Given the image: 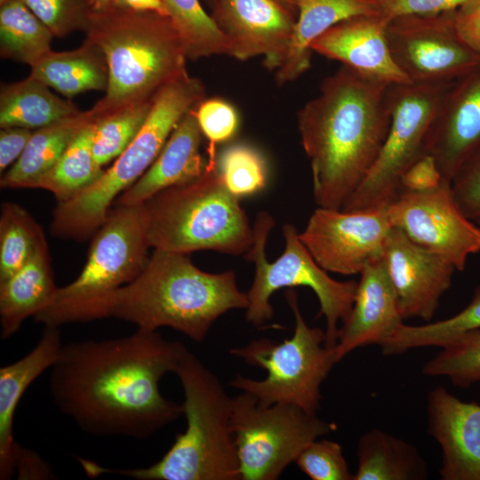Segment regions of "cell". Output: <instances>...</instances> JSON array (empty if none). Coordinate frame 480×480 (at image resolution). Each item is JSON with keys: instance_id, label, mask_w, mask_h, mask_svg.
Returning a JSON list of instances; mask_svg holds the SVG:
<instances>
[{"instance_id": "obj_1", "label": "cell", "mask_w": 480, "mask_h": 480, "mask_svg": "<svg viewBox=\"0 0 480 480\" xmlns=\"http://www.w3.org/2000/svg\"><path fill=\"white\" fill-rule=\"evenodd\" d=\"M187 347L156 331L63 345L50 368L52 398L84 432L145 439L183 414L164 397L161 379L174 372Z\"/></svg>"}, {"instance_id": "obj_2", "label": "cell", "mask_w": 480, "mask_h": 480, "mask_svg": "<svg viewBox=\"0 0 480 480\" xmlns=\"http://www.w3.org/2000/svg\"><path fill=\"white\" fill-rule=\"evenodd\" d=\"M390 85L342 66L298 112L318 207L341 209L372 167L390 124Z\"/></svg>"}, {"instance_id": "obj_3", "label": "cell", "mask_w": 480, "mask_h": 480, "mask_svg": "<svg viewBox=\"0 0 480 480\" xmlns=\"http://www.w3.org/2000/svg\"><path fill=\"white\" fill-rule=\"evenodd\" d=\"M248 305L234 271L205 272L188 254L155 249L140 273L116 292L108 317L151 331L171 327L202 342L220 316Z\"/></svg>"}, {"instance_id": "obj_4", "label": "cell", "mask_w": 480, "mask_h": 480, "mask_svg": "<svg viewBox=\"0 0 480 480\" xmlns=\"http://www.w3.org/2000/svg\"><path fill=\"white\" fill-rule=\"evenodd\" d=\"M184 392L187 428L168 452L147 468H109L76 458L90 477L119 475L137 480H240L231 432L232 399L219 377L193 353L183 354L174 372Z\"/></svg>"}, {"instance_id": "obj_5", "label": "cell", "mask_w": 480, "mask_h": 480, "mask_svg": "<svg viewBox=\"0 0 480 480\" xmlns=\"http://www.w3.org/2000/svg\"><path fill=\"white\" fill-rule=\"evenodd\" d=\"M84 32L108 69L105 96L89 110L93 117L151 100L187 73L183 41L166 15L117 5L94 9Z\"/></svg>"}, {"instance_id": "obj_6", "label": "cell", "mask_w": 480, "mask_h": 480, "mask_svg": "<svg viewBox=\"0 0 480 480\" xmlns=\"http://www.w3.org/2000/svg\"><path fill=\"white\" fill-rule=\"evenodd\" d=\"M143 208L154 249L241 255L253 242V228L240 198L226 188L217 166H206L195 180L161 190Z\"/></svg>"}, {"instance_id": "obj_7", "label": "cell", "mask_w": 480, "mask_h": 480, "mask_svg": "<svg viewBox=\"0 0 480 480\" xmlns=\"http://www.w3.org/2000/svg\"><path fill=\"white\" fill-rule=\"evenodd\" d=\"M204 83L188 72L164 85L154 97L136 137L99 180L76 196L59 202L52 235L84 240L107 219L110 205L148 169L183 116L204 99Z\"/></svg>"}, {"instance_id": "obj_8", "label": "cell", "mask_w": 480, "mask_h": 480, "mask_svg": "<svg viewBox=\"0 0 480 480\" xmlns=\"http://www.w3.org/2000/svg\"><path fill=\"white\" fill-rule=\"evenodd\" d=\"M149 247L143 204L109 211L93 236L80 275L57 289L51 302L33 316L35 322L59 328L108 317L116 292L143 269Z\"/></svg>"}, {"instance_id": "obj_9", "label": "cell", "mask_w": 480, "mask_h": 480, "mask_svg": "<svg viewBox=\"0 0 480 480\" xmlns=\"http://www.w3.org/2000/svg\"><path fill=\"white\" fill-rule=\"evenodd\" d=\"M284 295L294 316L292 336L282 342L262 338L230 348L232 356L264 369L267 376L257 380L237 374L228 385L249 393L260 406L287 404L316 414L322 400L321 385L338 363L335 348L326 345L322 329L308 325L297 292L290 288Z\"/></svg>"}, {"instance_id": "obj_10", "label": "cell", "mask_w": 480, "mask_h": 480, "mask_svg": "<svg viewBox=\"0 0 480 480\" xmlns=\"http://www.w3.org/2000/svg\"><path fill=\"white\" fill-rule=\"evenodd\" d=\"M275 226L273 217L260 212L253 226V242L244 259L254 263L255 273L248 290L249 305L245 318L257 328L262 327L273 316L271 295L284 287L307 286L316 295L320 310L317 316L326 321V345L335 348L340 328L346 321L354 303L357 282L338 281L331 277L313 258L301 242L296 228L286 223L282 232L285 248L281 256L269 262L266 257L268 235Z\"/></svg>"}, {"instance_id": "obj_11", "label": "cell", "mask_w": 480, "mask_h": 480, "mask_svg": "<svg viewBox=\"0 0 480 480\" xmlns=\"http://www.w3.org/2000/svg\"><path fill=\"white\" fill-rule=\"evenodd\" d=\"M453 81L389 86L391 120L380 154L342 210L386 208L408 169L423 156L427 133Z\"/></svg>"}, {"instance_id": "obj_12", "label": "cell", "mask_w": 480, "mask_h": 480, "mask_svg": "<svg viewBox=\"0 0 480 480\" xmlns=\"http://www.w3.org/2000/svg\"><path fill=\"white\" fill-rule=\"evenodd\" d=\"M231 432L240 480H276L333 423L287 404L260 406L247 392L232 399Z\"/></svg>"}, {"instance_id": "obj_13", "label": "cell", "mask_w": 480, "mask_h": 480, "mask_svg": "<svg viewBox=\"0 0 480 480\" xmlns=\"http://www.w3.org/2000/svg\"><path fill=\"white\" fill-rule=\"evenodd\" d=\"M393 228L412 243L463 271L470 255L480 252V228L460 210L451 180L422 188H401L387 206Z\"/></svg>"}, {"instance_id": "obj_14", "label": "cell", "mask_w": 480, "mask_h": 480, "mask_svg": "<svg viewBox=\"0 0 480 480\" xmlns=\"http://www.w3.org/2000/svg\"><path fill=\"white\" fill-rule=\"evenodd\" d=\"M455 11L391 19L386 38L392 58L412 83L451 82L480 63L460 37Z\"/></svg>"}, {"instance_id": "obj_15", "label": "cell", "mask_w": 480, "mask_h": 480, "mask_svg": "<svg viewBox=\"0 0 480 480\" xmlns=\"http://www.w3.org/2000/svg\"><path fill=\"white\" fill-rule=\"evenodd\" d=\"M391 228L387 207L354 211L318 207L299 236L324 270L351 276L382 257Z\"/></svg>"}, {"instance_id": "obj_16", "label": "cell", "mask_w": 480, "mask_h": 480, "mask_svg": "<svg viewBox=\"0 0 480 480\" xmlns=\"http://www.w3.org/2000/svg\"><path fill=\"white\" fill-rule=\"evenodd\" d=\"M224 36L228 55L239 60L263 56L276 70L284 62L297 20L289 0H207Z\"/></svg>"}, {"instance_id": "obj_17", "label": "cell", "mask_w": 480, "mask_h": 480, "mask_svg": "<svg viewBox=\"0 0 480 480\" xmlns=\"http://www.w3.org/2000/svg\"><path fill=\"white\" fill-rule=\"evenodd\" d=\"M382 258L404 319L429 322L452 284L454 267L440 256L412 243L398 228H391Z\"/></svg>"}, {"instance_id": "obj_18", "label": "cell", "mask_w": 480, "mask_h": 480, "mask_svg": "<svg viewBox=\"0 0 480 480\" xmlns=\"http://www.w3.org/2000/svg\"><path fill=\"white\" fill-rule=\"evenodd\" d=\"M480 147V63L452 82L427 133L423 156L432 157L451 180Z\"/></svg>"}, {"instance_id": "obj_19", "label": "cell", "mask_w": 480, "mask_h": 480, "mask_svg": "<svg viewBox=\"0 0 480 480\" xmlns=\"http://www.w3.org/2000/svg\"><path fill=\"white\" fill-rule=\"evenodd\" d=\"M388 21L380 14L342 20L317 37L310 50L368 79L387 84L412 83L390 53L386 38Z\"/></svg>"}, {"instance_id": "obj_20", "label": "cell", "mask_w": 480, "mask_h": 480, "mask_svg": "<svg viewBox=\"0 0 480 480\" xmlns=\"http://www.w3.org/2000/svg\"><path fill=\"white\" fill-rule=\"evenodd\" d=\"M428 432L442 449L443 480H480V404L466 403L443 386L428 396Z\"/></svg>"}, {"instance_id": "obj_21", "label": "cell", "mask_w": 480, "mask_h": 480, "mask_svg": "<svg viewBox=\"0 0 480 480\" xmlns=\"http://www.w3.org/2000/svg\"><path fill=\"white\" fill-rule=\"evenodd\" d=\"M403 321L383 258L370 261L360 272L352 309L339 330L335 346L338 363L359 347L380 346Z\"/></svg>"}, {"instance_id": "obj_22", "label": "cell", "mask_w": 480, "mask_h": 480, "mask_svg": "<svg viewBox=\"0 0 480 480\" xmlns=\"http://www.w3.org/2000/svg\"><path fill=\"white\" fill-rule=\"evenodd\" d=\"M196 106L180 121L148 169L116 199V206L141 205L161 190L195 180L205 172Z\"/></svg>"}, {"instance_id": "obj_23", "label": "cell", "mask_w": 480, "mask_h": 480, "mask_svg": "<svg viewBox=\"0 0 480 480\" xmlns=\"http://www.w3.org/2000/svg\"><path fill=\"white\" fill-rule=\"evenodd\" d=\"M58 327L46 326L36 347L22 358L0 368V479L12 476L16 444L12 422L18 404L28 386L55 363L62 348Z\"/></svg>"}, {"instance_id": "obj_24", "label": "cell", "mask_w": 480, "mask_h": 480, "mask_svg": "<svg viewBox=\"0 0 480 480\" xmlns=\"http://www.w3.org/2000/svg\"><path fill=\"white\" fill-rule=\"evenodd\" d=\"M297 11L291 44L276 82L294 81L310 67L311 44L333 25L362 15L380 14L374 0H289Z\"/></svg>"}, {"instance_id": "obj_25", "label": "cell", "mask_w": 480, "mask_h": 480, "mask_svg": "<svg viewBox=\"0 0 480 480\" xmlns=\"http://www.w3.org/2000/svg\"><path fill=\"white\" fill-rule=\"evenodd\" d=\"M57 289L44 242L17 272L0 283L1 338H10L25 319L44 309Z\"/></svg>"}, {"instance_id": "obj_26", "label": "cell", "mask_w": 480, "mask_h": 480, "mask_svg": "<svg viewBox=\"0 0 480 480\" xmlns=\"http://www.w3.org/2000/svg\"><path fill=\"white\" fill-rule=\"evenodd\" d=\"M31 67L30 76L72 98L86 91H105L108 69L100 49L87 38L73 51L52 52Z\"/></svg>"}, {"instance_id": "obj_27", "label": "cell", "mask_w": 480, "mask_h": 480, "mask_svg": "<svg viewBox=\"0 0 480 480\" xmlns=\"http://www.w3.org/2000/svg\"><path fill=\"white\" fill-rule=\"evenodd\" d=\"M93 120L89 110L33 132L18 160L1 176L2 188H37L59 161L71 140Z\"/></svg>"}, {"instance_id": "obj_28", "label": "cell", "mask_w": 480, "mask_h": 480, "mask_svg": "<svg viewBox=\"0 0 480 480\" xmlns=\"http://www.w3.org/2000/svg\"><path fill=\"white\" fill-rule=\"evenodd\" d=\"M353 480H422L428 476L427 463L414 445L378 428L361 436Z\"/></svg>"}, {"instance_id": "obj_29", "label": "cell", "mask_w": 480, "mask_h": 480, "mask_svg": "<svg viewBox=\"0 0 480 480\" xmlns=\"http://www.w3.org/2000/svg\"><path fill=\"white\" fill-rule=\"evenodd\" d=\"M80 112L71 101L56 96L30 76L1 87V128L39 129Z\"/></svg>"}, {"instance_id": "obj_30", "label": "cell", "mask_w": 480, "mask_h": 480, "mask_svg": "<svg viewBox=\"0 0 480 480\" xmlns=\"http://www.w3.org/2000/svg\"><path fill=\"white\" fill-rule=\"evenodd\" d=\"M93 132L92 120L75 136L37 188L52 192L58 202H65L99 180L104 170L93 156Z\"/></svg>"}, {"instance_id": "obj_31", "label": "cell", "mask_w": 480, "mask_h": 480, "mask_svg": "<svg viewBox=\"0 0 480 480\" xmlns=\"http://www.w3.org/2000/svg\"><path fill=\"white\" fill-rule=\"evenodd\" d=\"M54 36L21 0L0 8V53L3 58L32 66L51 50Z\"/></svg>"}, {"instance_id": "obj_32", "label": "cell", "mask_w": 480, "mask_h": 480, "mask_svg": "<svg viewBox=\"0 0 480 480\" xmlns=\"http://www.w3.org/2000/svg\"><path fill=\"white\" fill-rule=\"evenodd\" d=\"M476 329H480V285L475 289L470 303L455 316L424 325L403 324L380 347L385 356L400 355L423 347L444 348Z\"/></svg>"}, {"instance_id": "obj_33", "label": "cell", "mask_w": 480, "mask_h": 480, "mask_svg": "<svg viewBox=\"0 0 480 480\" xmlns=\"http://www.w3.org/2000/svg\"><path fill=\"white\" fill-rule=\"evenodd\" d=\"M180 34L188 59L228 55L227 41L199 0H162Z\"/></svg>"}, {"instance_id": "obj_34", "label": "cell", "mask_w": 480, "mask_h": 480, "mask_svg": "<svg viewBox=\"0 0 480 480\" xmlns=\"http://www.w3.org/2000/svg\"><path fill=\"white\" fill-rule=\"evenodd\" d=\"M46 242L41 227L21 206L4 203L0 216V283L17 272Z\"/></svg>"}, {"instance_id": "obj_35", "label": "cell", "mask_w": 480, "mask_h": 480, "mask_svg": "<svg viewBox=\"0 0 480 480\" xmlns=\"http://www.w3.org/2000/svg\"><path fill=\"white\" fill-rule=\"evenodd\" d=\"M152 103L153 100L136 102L93 117L92 151L100 166L127 148L141 129Z\"/></svg>"}, {"instance_id": "obj_36", "label": "cell", "mask_w": 480, "mask_h": 480, "mask_svg": "<svg viewBox=\"0 0 480 480\" xmlns=\"http://www.w3.org/2000/svg\"><path fill=\"white\" fill-rule=\"evenodd\" d=\"M422 372L429 377H447L453 385L461 388L480 381V329L468 332L441 348L425 363Z\"/></svg>"}, {"instance_id": "obj_37", "label": "cell", "mask_w": 480, "mask_h": 480, "mask_svg": "<svg viewBox=\"0 0 480 480\" xmlns=\"http://www.w3.org/2000/svg\"><path fill=\"white\" fill-rule=\"evenodd\" d=\"M226 188L238 198L262 190L267 183V167L262 156L246 144L227 148L217 161Z\"/></svg>"}, {"instance_id": "obj_38", "label": "cell", "mask_w": 480, "mask_h": 480, "mask_svg": "<svg viewBox=\"0 0 480 480\" xmlns=\"http://www.w3.org/2000/svg\"><path fill=\"white\" fill-rule=\"evenodd\" d=\"M54 36L85 31L94 11L92 0H21Z\"/></svg>"}, {"instance_id": "obj_39", "label": "cell", "mask_w": 480, "mask_h": 480, "mask_svg": "<svg viewBox=\"0 0 480 480\" xmlns=\"http://www.w3.org/2000/svg\"><path fill=\"white\" fill-rule=\"evenodd\" d=\"M203 135L208 140L207 165L216 166V145L230 140L236 132L239 119L236 108L220 98L204 99L196 108Z\"/></svg>"}, {"instance_id": "obj_40", "label": "cell", "mask_w": 480, "mask_h": 480, "mask_svg": "<svg viewBox=\"0 0 480 480\" xmlns=\"http://www.w3.org/2000/svg\"><path fill=\"white\" fill-rule=\"evenodd\" d=\"M295 463L313 480H353L341 446L331 440L316 439L299 454Z\"/></svg>"}, {"instance_id": "obj_41", "label": "cell", "mask_w": 480, "mask_h": 480, "mask_svg": "<svg viewBox=\"0 0 480 480\" xmlns=\"http://www.w3.org/2000/svg\"><path fill=\"white\" fill-rule=\"evenodd\" d=\"M451 184L462 212L480 228V147L460 165Z\"/></svg>"}, {"instance_id": "obj_42", "label": "cell", "mask_w": 480, "mask_h": 480, "mask_svg": "<svg viewBox=\"0 0 480 480\" xmlns=\"http://www.w3.org/2000/svg\"><path fill=\"white\" fill-rule=\"evenodd\" d=\"M380 15L390 20L402 15H428L456 11L475 0H374Z\"/></svg>"}, {"instance_id": "obj_43", "label": "cell", "mask_w": 480, "mask_h": 480, "mask_svg": "<svg viewBox=\"0 0 480 480\" xmlns=\"http://www.w3.org/2000/svg\"><path fill=\"white\" fill-rule=\"evenodd\" d=\"M454 21L460 37L480 57V0L456 10Z\"/></svg>"}, {"instance_id": "obj_44", "label": "cell", "mask_w": 480, "mask_h": 480, "mask_svg": "<svg viewBox=\"0 0 480 480\" xmlns=\"http://www.w3.org/2000/svg\"><path fill=\"white\" fill-rule=\"evenodd\" d=\"M33 132L22 127L2 128L0 132V172L15 163L24 151Z\"/></svg>"}, {"instance_id": "obj_45", "label": "cell", "mask_w": 480, "mask_h": 480, "mask_svg": "<svg viewBox=\"0 0 480 480\" xmlns=\"http://www.w3.org/2000/svg\"><path fill=\"white\" fill-rule=\"evenodd\" d=\"M14 468L19 479H49L53 474L47 463L36 452L17 443L13 450Z\"/></svg>"}, {"instance_id": "obj_46", "label": "cell", "mask_w": 480, "mask_h": 480, "mask_svg": "<svg viewBox=\"0 0 480 480\" xmlns=\"http://www.w3.org/2000/svg\"><path fill=\"white\" fill-rule=\"evenodd\" d=\"M116 5L139 12H156L168 16L162 0H118Z\"/></svg>"}, {"instance_id": "obj_47", "label": "cell", "mask_w": 480, "mask_h": 480, "mask_svg": "<svg viewBox=\"0 0 480 480\" xmlns=\"http://www.w3.org/2000/svg\"><path fill=\"white\" fill-rule=\"evenodd\" d=\"M94 4V9H101L117 4L118 0H92Z\"/></svg>"}, {"instance_id": "obj_48", "label": "cell", "mask_w": 480, "mask_h": 480, "mask_svg": "<svg viewBox=\"0 0 480 480\" xmlns=\"http://www.w3.org/2000/svg\"><path fill=\"white\" fill-rule=\"evenodd\" d=\"M6 1H8V0H0V5L4 4Z\"/></svg>"}]
</instances>
